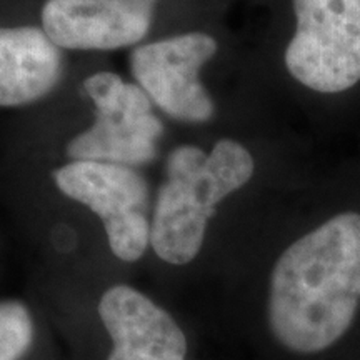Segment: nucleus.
Here are the masks:
<instances>
[{"label": "nucleus", "instance_id": "f257e3e1", "mask_svg": "<svg viewBox=\"0 0 360 360\" xmlns=\"http://www.w3.org/2000/svg\"><path fill=\"white\" fill-rule=\"evenodd\" d=\"M360 305V214L335 215L295 240L270 277L269 326L295 354H317L352 326Z\"/></svg>", "mask_w": 360, "mask_h": 360}, {"label": "nucleus", "instance_id": "f03ea898", "mask_svg": "<svg viewBox=\"0 0 360 360\" xmlns=\"http://www.w3.org/2000/svg\"><path fill=\"white\" fill-rule=\"evenodd\" d=\"M252 175L250 152L231 139L219 141L210 154L193 146L175 148L152 215L150 244L155 254L174 265L195 259L215 207L244 187Z\"/></svg>", "mask_w": 360, "mask_h": 360}, {"label": "nucleus", "instance_id": "7ed1b4c3", "mask_svg": "<svg viewBox=\"0 0 360 360\" xmlns=\"http://www.w3.org/2000/svg\"><path fill=\"white\" fill-rule=\"evenodd\" d=\"M295 35L285 52L292 77L337 94L360 80V0H294Z\"/></svg>", "mask_w": 360, "mask_h": 360}, {"label": "nucleus", "instance_id": "20e7f679", "mask_svg": "<svg viewBox=\"0 0 360 360\" xmlns=\"http://www.w3.org/2000/svg\"><path fill=\"white\" fill-rule=\"evenodd\" d=\"M84 89L97 107L96 122L69 142V157L127 167L154 159L164 127L147 94L109 72L89 77Z\"/></svg>", "mask_w": 360, "mask_h": 360}, {"label": "nucleus", "instance_id": "39448f33", "mask_svg": "<svg viewBox=\"0 0 360 360\" xmlns=\"http://www.w3.org/2000/svg\"><path fill=\"white\" fill-rule=\"evenodd\" d=\"M57 187L102 219L115 257L135 262L150 244L148 186L137 170L107 162L74 160L53 172Z\"/></svg>", "mask_w": 360, "mask_h": 360}, {"label": "nucleus", "instance_id": "423d86ee", "mask_svg": "<svg viewBox=\"0 0 360 360\" xmlns=\"http://www.w3.org/2000/svg\"><path fill=\"white\" fill-rule=\"evenodd\" d=\"M217 52L210 35L193 32L137 47L130 67L139 87L165 114L182 122L212 119L214 102L199 80L205 62Z\"/></svg>", "mask_w": 360, "mask_h": 360}, {"label": "nucleus", "instance_id": "0eeeda50", "mask_svg": "<svg viewBox=\"0 0 360 360\" xmlns=\"http://www.w3.org/2000/svg\"><path fill=\"white\" fill-rule=\"evenodd\" d=\"M155 0H47L44 32L57 47L114 51L146 37Z\"/></svg>", "mask_w": 360, "mask_h": 360}, {"label": "nucleus", "instance_id": "6e6552de", "mask_svg": "<svg viewBox=\"0 0 360 360\" xmlns=\"http://www.w3.org/2000/svg\"><path fill=\"white\" fill-rule=\"evenodd\" d=\"M98 315L112 339L109 360H186L182 328L134 287H110L98 302Z\"/></svg>", "mask_w": 360, "mask_h": 360}, {"label": "nucleus", "instance_id": "1a4fd4ad", "mask_svg": "<svg viewBox=\"0 0 360 360\" xmlns=\"http://www.w3.org/2000/svg\"><path fill=\"white\" fill-rule=\"evenodd\" d=\"M62 56L37 27H0V107L37 102L56 87Z\"/></svg>", "mask_w": 360, "mask_h": 360}, {"label": "nucleus", "instance_id": "9d476101", "mask_svg": "<svg viewBox=\"0 0 360 360\" xmlns=\"http://www.w3.org/2000/svg\"><path fill=\"white\" fill-rule=\"evenodd\" d=\"M34 339V323L22 302L0 304V360H19Z\"/></svg>", "mask_w": 360, "mask_h": 360}]
</instances>
